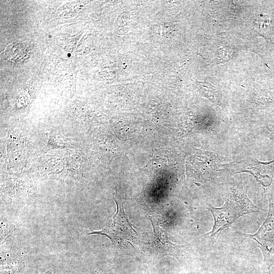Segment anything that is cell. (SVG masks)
Listing matches in <instances>:
<instances>
[{
	"instance_id": "cell-1",
	"label": "cell",
	"mask_w": 274,
	"mask_h": 274,
	"mask_svg": "<svg viewBox=\"0 0 274 274\" xmlns=\"http://www.w3.org/2000/svg\"><path fill=\"white\" fill-rule=\"evenodd\" d=\"M209 209L214 220L212 230L208 233L211 234V236L219 235L223 229L242 216L264 211L250 200L246 189L238 188L233 189L228 193L222 207L215 208L210 204Z\"/></svg>"
},
{
	"instance_id": "cell-2",
	"label": "cell",
	"mask_w": 274,
	"mask_h": 274,
	"mask_svg": "<svg viewBox=\"0 0 274 274\" xmlns=\"http://www.w3.org/2000/svg\"><path fill=\"white\" fill-rule=\"evenodd\" d=\"M248 235L256 242H274V194L269 196L268 214L263 223L256 232Z\"/></svg>"
},
{
	"instance_id": "cell-3",
	"label": "cell",
	"mask_w": 274,
	"mask_h": 274,
	"mask_svg": "<svg viewBox=\"0 0 274 274\" xmlns=\"http://www.w3.org/2000/svg\"><path fill=\"white\" fill-rule=\"evenodd\" d=\"M30 52V48L27 44L16 42L7 46L5 50L4 55L9 61L19 63L28 57Z\"/></svg>"
},
{
	"instance_id": "cell-4",
	"label": "cell",
	"mask_w": 274,
	"mask_h": 274,
	"mask_svg": "<svg viewBox=\"0 0 274 274\" xmlns=\"http://www.w3.org/2000/svg\"><path fill=\"white\" fill-rule=\"evenodd\" d=\"M257 243L259 245L267 268L270 271V268L274 266V242L259 241Z\"/></svg>"
},
{
	"instance_id": "cell-5",
	"label": "cell",
	"mask_w": 274,
	"mask_h": 274,
	"mask_svg": "<svg viewBox=\"0 0 274 274\" xmlns=\"http://www.w3.org/2000/svg\"><path fill=\"white\" fill-rule=\"evenodd\" d=\"M254 24L259 33L264 35L271 33L274 27L273 20L268 15H260Z\"/></svg>"
},
{
	"instance_id": "cell-6",
	"label": "cell",
	"mask_w": 274,
	"mask_h": 274,
	"mask_svg": "<svg viewBox=\"0 0 274 274\" xmlns=\"http://www.w3.org/2000/svg\"><path fill=\"white\" fill-rule=\"evenodd\" d=\"M264 132L274 143V124L265 126L263 129Z\"/></svg>"
},
{
	"instance_id": "cell-7",
	"label": "cell",
	"mask_w": 274,
	"mask_h": 274,
	"mask_svg": "<svg viewBox=\"0 0 274 274\" xmlns=\"http://www.w3.org/2000/svg\"></svg>"
}]
</instances>
